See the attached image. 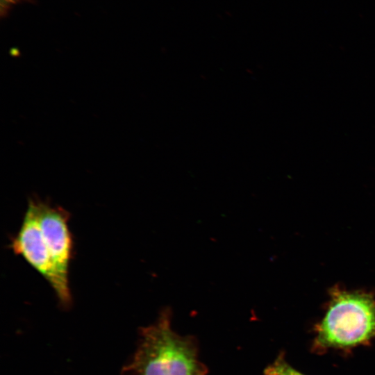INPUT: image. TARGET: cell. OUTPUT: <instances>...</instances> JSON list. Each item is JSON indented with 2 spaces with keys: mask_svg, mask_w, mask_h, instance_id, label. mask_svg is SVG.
<instances>
[{
  "mask_svg": "<svg viewBox=\"0 0 375 375\" xmlns=\"http://www.w3.org/2000/svg\"><path fill=\"white\" fill-rule=\"evenodd\" d=\"M375 340V298L371 293L333 289L326 311L315 326L312 349L349 350Z\"/></svg>",
  "mask_w": 375,
  "mask_h": 375,
  "instance_id": "6da1fadb",
  "label": "cell"
},
{
  "mask_svg": "<svg viewBox=\"0 0 375 375\" xmlns=\"http://www.w3.org/2000/svg\"><path fill=\"white\" fill-rule=\"evenodd\" d=\"M133 368L140 375H203L194 344L172 331L167 313L144 329Z\"/></svg>",
  "mask_w": 375,
  "mask_h": 375,
  "instance_id": "7a4b0ae2",
  "label": "cell"
},
{
  "mask_svg": "<svg viewBox=\"0 0 375 375\" xmlns=\"http://www.w3.org/2000/svg\"><path fill=\"white\" fill-rule=\"evenodd\" d=\"M11 248L47 280L62 304L71 303L70 290L63 287L56 272L31 199L19 232L12 240Z\"/></svg>",
  "mask_w": 375,
  "mask_h": 375,
  "instance_id": "3957f363",
  "label": "cell"
},
{
  "mask_svg": "<svg viewBox=\"0 0 375 375\" xmlns=\"http://www.w3.org/2000/svg\"><path fill=\"white\" fill-rule=\"evenodd\" d=\"M31 200L56 272L63 287L69 290L68 271L73 247L68 227L69 214L61 207Z\"/></svg>",
  "mask_w": 375,
  "mask_h": 375,
  "instance_id": "277c9868",
  "label": "cell"
},
{
  "mask_svg": "<svg viewBox=\"0 0 375 375\" xmlns=\"http://www.w3.org/2000/svg\"><path fill=\"white\" fill-rule=\"evenodd\" d=\"M265 375H304L280 356L265 369Z\"/></svg>",
  "mask_w": 375,
  "mask_h": 375,
  "instance_id": "5b68a950",
  "label": "cell"
},
{
  "mask_svg": "<svg viewBox=\"0 0 375 375\" xmlns=\"http://www.w3.org/2000/svg\"><path fill=\"white\" fill-rule=\"evenodd\" d=\"M22 1L23 0H0L1 16H6L15 6Z\"/></svg>",
  "mask_w": 375,
  "mask_h": 375,
  "instance_id": "8992f818",
  "label": "cell"
}]
</instances>
